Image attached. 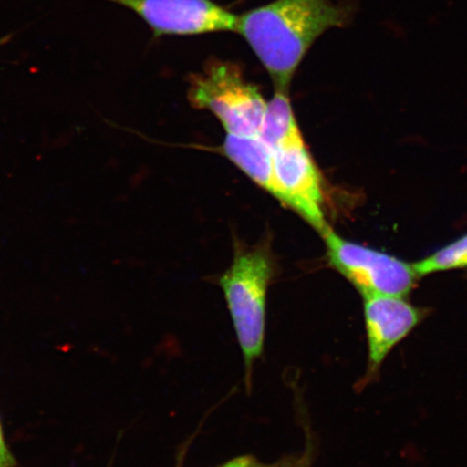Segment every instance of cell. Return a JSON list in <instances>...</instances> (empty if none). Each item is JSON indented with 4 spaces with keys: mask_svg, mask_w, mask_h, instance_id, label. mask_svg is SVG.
Masks as SVG:
<instances>
[{
    "mask_svg": "<svg viewBox=\"0 0 467 467\" xmlns=\"http://www.w3.org/2000/svg\"><path fill=\"white\" fill-rule=\"evenodd\" d=\"M272 151L279 202L294 210L321 235L330 227L326 220V182L305 138L292 140Z\"/></svg>",
    "mask_w": 467,
    "mask_h": 467,
    "instance_id": "5b68a950",
    "label": "cell"
},
{
    "mask_svg": "<svg viewBox=\"0 0 467 467\" xmlns=\"http://www.w3.org/2000/svg\"><path fill=\"white\" fill-rule=\"evenodd\" d=\"M273 277L271 253L259 244L236 249L232 265L219 280L249 378L265 348L267 294Z\"/></svg>",
    "mask_w": 467,
    "mask_h": 467,
    "instance_id": "7a4b0ae2",
    "label": "cell"
},
{
    "mask_svg": "<svg viewBox=\"0 0 467 467\" xmlns=\"http://www.w3.org/2000/svg\"><path fill=\"white\" fill-rule=\"evenodd\" d=\"M420 278L431 274L442 273L467 268V234L461 236L434 254L413 263Z\"/></svg>",
    "mask_w": 467,
    "mask_h": 467,
    "instance_id": "30bf717a",
    "label": "cell"
},
{
    "mask_svg": "<svg viewBox=\"0 0 467 467\" xmlns=\"http://www.w3.org/2000/svg\"><path fill=\"white\" fill-rule=\"evenodd\" d=\"M122 5L150 26L154 38L236 32L238 16L213 0H107Z\"/></svg>",
    "mask_w": 467,
    "mask_h": 467,
    "instance_id": "8992f818",
    "label": "cell"
},
{
    "mask_svg": "<svg viewBox=\"0 0 467 467\" xmlns=\"http://www.w3.org/2000/svg\"><path fill=\"white\" fill-rule=\"evenodd\" d=\"M350 16V8L332 0H274L238 16L236 33L270 74L275 89L288 91L314 43L329 29L346 26Z\"/></svg>",
    "mask_w": 467,
    "mask_h": 467,
    "instance_id": "6da1fadb",
    "label": "cell"
},
{
    "mask_svg": "<svg viewBox=\"0 0 467 467\" xmlns=\"http://www.w3.org/2000/svg\"><path fill=\"white\" fill-rule=\"evenodd\" d=\"M17 461L5 440L2 419H0V467H17Z\"/></svg>",
    "mask_w": 467,
    "mask_h": 467,
    "instance_id": "7c38bea8",
    "label": "cell"
},
{
    "mask_svg": "<svg viewBox=\"0 0 467 467\" xmlns=\"http://www.w3.org/2000/svg\"><path fill=\"white\" fill-rule=\"evenodd\" d=\"M300 467H311V451H307L305 454V459H303V462Z\"/></svg>",
    "mask_w": 467,
    "mask_h": 467,
    "instance_id": "4fadbf2b",
    "label": "cell"
},
{
    "mask_svg": "<svg viewBox=\"0 0 467 467\" xmlns=\"http://www.w3.org/2000/svg\"><path fill=\"white\" fill-rule=\"evenodd\" d=\"M221 150L234 165L280 202V192L274 172L273 151L259 137L226 134Z\"/></svg>",
    "mask_w": 467,
    "mask_h": 467,
    "instance_id": "ba28073f",
    "label": "cell"
},
{
    "mask_svg": "<svg viewBox=\"0 0 467 467\" xmlns=\"http://www.w3.org/2000/svg\"><path fill=\"white\" fill-rule=\"evenodd\" d=\"M13 37L14 34L5 35V36L0 37V48H2L3 46L7 45Z\"/></svg>",
    "mask_w": 467,
    "mask_h": 467,
    "instance_id": "5bb4252c",
    "label": "cell"
},
{
    "mask_svg": "<svg viewBox=\"0 0 467 467\" xmlns=\"http://www.w3.org/2000/svg\"><path fill=\"white\" fill-rule=\"evenodd\" d=\"M303 459H305V455L302 458H285L277 462L265 463L254 455H242V457L232 459L229 462L218 467H300Z\"/></svg>",
    "mask_w": 467,
    "mask_h": 467,
    "instance_id": "8fae6325",
    "label": "cell"
},
{
    "mask_svg": "<svg viewBox=\"0 0 467 467\" xmlns=\"http://www.w3.org/2000/svg\"><path fill=\"white\" fill-rule=\"evenodd\" d=\"M428 312L413 306L407 296H372L364 299L368 347L363 385L379 377L385 359L422 323Z\"/></svg>",
    "mask_w": 467,
    "mask_h": 467,
    "instance_id": "52a82bcc",
    "label": "cell"
},
{
    "mask_svg": "<svg viewBox=\"0 0 467 467\" xmlns=\"http://www.w3.org/2000/svg\"><path fill=\"white\" fill-rule=\"evenodd\" d=\"M301 137L302 132L292 109L288 91L275 89L272 100L267 102L259 138L274 150Z\"/></svg>",
    "mask_w": 467,
    "mask_h": 467,
    "instance_id": "9c48e42d",
    "label": "cell"
},
{
    "mask_svg": "<svg viewBox=\"0 0 467 467\" xmlns=\"http://www.w3.org/2000/svg\"><path fill=\"white\" fill-rule=\"evenodd\" d=\"M189 100L220 120L227 134L259 137L267 102L258 86L244 78L236 63L214 60L189 79Z\"/></svg>",
    "mask_w": 467,
    "mask_h": 467,
    "instance_id": "3957f363",
    "label": "cell"
},
{
    "mask_svg": "<svg viewBox=\"0 0 467 467\" xmlns=\"http://www.w3.org/2000/svg\"><path fill=\"white\" fill-rule=\"evenodd\" d=\"M323 237L329 265L348 280L359 295L407 296L420 278L413 263L377 249L348 241L329 227Z\"/></svg>",
    "mask_w": 467,
    "mask_h": 467,
    "instance_id": "277c9868",
    "label": "cell"
},
{
    "mask_svg": "<svg viewBox=\"0 0 467 467\" xmlns=\"http://www.w3.org/2000/svg\"><path fill=\"white\" fill-rule=\"evenodd\" d=\"M178 467H181V466H178Z\"/></svg>",
    "mask_w": 467,
    "mask_h": 467,
    "instance_id": "9a60e30c",
    "label": "cell"
}]
</instances>
